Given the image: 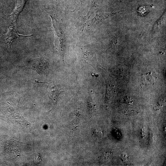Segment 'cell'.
Masks as SVG:
<instances>
[{
    "label": "cell",
    "mask_w": 166,
    "mask_h": 166,
    "mask_svg": "<svg viewBox=\"0 0 166 166\" xmlns=\"http://www.w3.org/2000/svg\"><path fill=\"white\" fill-rule=\"evenodd\" d=\"M50 16L52 18L53 26L55 31L56 47L64 61L65 45L63 35L61 27L56 20L51 16Z\"/></svg>",
    "instance_id": "1"
},
{
    "label": "cell",
    "mask_w": 166,
    "mask_h": 166,
    "mask_svg": "<svg viewBox=\"0 0 166 166\" xmlns=\"http://www.w3.org/2000/svg\"><path fill=\"white\" fill-rule=\"evenodd\" d=\"M28 0H19L14 11L11 15L6 17V20L10 25L16 26V22L19 15L23 10Z\"/></svg>",
    "instance_id": "2"
},
{
    "label": "cell",
    "mask_w": 166,
    "mask_h": 166,
    "mask_svg": "<svg viewBox=\"0 0 166 166\" xmlns=\"http://www.w3.org/2000/svg\"><path fill=\"white\" fill-rule=\"evenodd\" d=\"M31 36H25L19 34L16 30V26L11 25L9 28L7 34L5 36V39L11 47L12 42L15 40H19L23 37Z\"/></svg>",
    "instance_id": "3"
},
{
    "label": "cell",
    "mask_w": 166,
    "mask_h": 166,
    "mask_svg": "<svg viewBox=\"0 0 166 166\" xmlns=\"http://www.w3.org/2000/svg\"><path fill=\"white\" fill-rule=\"evenodd\" d=\"M46 63L43 61L42 58H39L35 60L31 64V69L34 70L40 75H41L46 70Z\"/></svg>",
    "instance_id": "4"
},
{
    "label": "cell",
    "mask_w": 166,
    "mask_h": 166,
    "mask_svg": "<svg viewBox=\"0 0 166 166\" xmlns=\"http://www.w3.org/2000/svg\"><path fill=\"white\" fill-rule=\"evenodd\" d=\"M61 87L54 84H51L49 88V93L51 97H56L61 92Z\"/></svg>",
    "instance_id": "5"
},
{
    "label": "cell",
    "mask_w": 166,
    "mask_h": 166,
    "mask_svg": "<svg viewBox=\"0 0 166 166\" xmlns=\"http://www.w3.org/2000/svg\"><path fill=\"white\" fill-rule=\"evenodd\" d=\"M108 14H105L104 15H96V16L91 21V24L93 25H95L101 22L106 18L109 16Z\"/></svg>",
    "instance_id": "6"
},
{
    "label": "cell",
    "mask_w": 166,
    "mask_h": 166,
    "mask_svg": "<svg viewBox=\"0 0 166 166\" xmlns=\"http://www.w3.org/2000/svg\"><path fill=\"white\" fill-rule=\"evenodd\" d=\"M35 161L37 163H38L41 161L40 157L38 156H36L35 157Z\"/></svg>",
    "instance_id": "7"
},
{
    "label": "cell",
    "mask_w": 166,
    "mask_h": 166,
    "mask_svg": "<svg viewBox=\"0 0 166 166\" xmlns=\"http://www.w3.org/2000/svg\"><path fill=\"white\" fill-rule=\"evenodd\" d=\"M94 134L95 135L97 136H100V132H98L97 130H96L95 131Z\"/></svg>",
    "instance_id": "8"
},
{
    "label": "cell",
    "mask_w": 166,
    "mask_h": 166,
    "mask_svg": "<svg viewBox=\"0 0 166 166\" xmlns=\"http://www.w3.org/2000/svg\"><path fill=\"white\" fill-rule=\"evenodd\" d=\"M72 128L73 129H76L77 128V126L76 125H74V124H73L72 125Z\"/></svg>",
    "instance_id": "9"
}]
</instances>
